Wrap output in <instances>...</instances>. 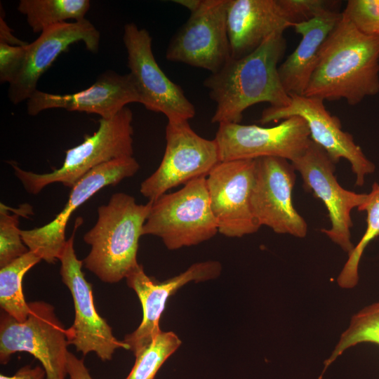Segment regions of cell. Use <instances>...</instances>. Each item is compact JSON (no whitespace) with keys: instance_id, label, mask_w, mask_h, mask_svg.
<instances>
[{"instance_id":"1","label":"cell","mask_w":379,"mask_h":379,"mask_svg":"<svg viewBox=\"0 0 379 379\" xmlns=\"http://www.w3.org/2000/svg\"><path fill=\"white\" fill-rule=\"evenodd\" d=\"M379 93V36L360 30L342 12L325 41L304 93L307 97L357 105Z\"/></svg>"},{"instance_id":"2","label":"cell","mask_w":379,"mask_h":379,"mask_svg":"<svg viewBox=\"0 0 379 379\" xmlns=\"http://www.w3.org/2000/svg\"><path fill=\"white\" fill-rule=\"evenodd\" d=\"M286 50L283 33L267 38L257 49L240 58H231L218 72L204 81L216 107L212 123H240L249 107L268 102L284 107L291 97L278 73V63Z\"/></svg>"},{"instance_id":"3","label":"cell","mask_w":379,"mask_h":379,"mask_svg":"<svg viewBox=\"0 0 379 379\" xmlns=\"http://www.w3.org/2000/svg\"><path fill=\"white\" fill-rule=\"evenodd\" d=\"M152 202L138 204L133 196L117 192L98 207L95 224L84 236L91 247L84 263L101 281L118 282L139 265V239Z\"/></svg>"},{"instance_id":"4","label":"cell","mask_w":379,"mask_h":379,"mask_svg":"<svg viewBox=\"0 0 379 379\" xmlns=\"http://www.w3.org/2000/svg\"><path fill=\"white\" fill-rule=\"evenodd\" d=\"M133 112L125 107L110 119L99 120L98 130L79 145L68 149L62 165L51 173L25 171L13 163L15 176L31 194L55 182L72 188L94 168L114 159L133 157Z\"/></svg>"},{"instance_id":"5","label":"cell","mask_w":379,"mask_h":379,"mask_svg":"<svg viewBox=\"0 0 379 379\" xmlns=\"http://www.w3.org/2000/svg\"><path fill=\"white\" fill-rule=\"evenodd\" d=\"M218 232L206 177L194 179L153 201L142 228V235L161 238L169 250L197 245Z\"/></svg>"},{"instance_id":"6","label":"cell","mask_w":379,"mask_h":379,"mask_svg":"<svg viewBox=\"0 0 379 379\" xmlns=\"http://www.w3.org/2000/svg\"><path fill=\"white\" fill-rule=\"evenodd\" d=\"M29 312L23 322L4 311L0 317V362L6 364L12 354L25 352L38 359L46 379H65L68 345L66 329L55 309L44 301L28 303Z\"/></svg>"},{"instance_id":"7","label":"cell","mask_w":379,"mask_h":379,"mask_svg":"<svg viewBox=\"0 0 379 379\" xmlns=\"http://www.w3.org/2000/svg\"><path fill=\"white\" fill-rule=\"evenodd\" d=\"M220 161L214 139L199 136L189 121H168L163 159L157 169L141 183L140 192L154 201L170 189L206 177Z\"/></svg>"},{"instance_id":"8","label":"cell","mask_w":379,"mask_h":379,"mask_svg":"<svg viewBox=\"0 0 379 379\" xmlns=\"http://www.w3.org/2000/svg\"><path fill=\"white\" fill-rule=\"evenodd\" d=\"M123 41L127 52V66L147 109L161 112L168 121H189L196 114L194 105L182 88L172 81L159 66L152 52L147 30L135 23L124 27Z\"/></svg>"},{"instance_id":"9","label":"cell","mask_w":379,"mask_h":379,"mask_svg":"<svg viewBox=\"0 0 379 379\" xmlns=\"http://www.w3.org/2000/svg\"><path fill=\"white\" fill-rule=\"evenodd\" d=\"M81 224L82 218H79L58 258L62 281L72 294L74 307V323L66 329L67 343L84 355L93 352L102 361H109L117 349L128 347L114 336L110 326L95 310L92 286L81 270L84 261L77 258L74 248L75 232Z\"/></svg>"},{"instance_id":"10","label":"cell","mask_w":379,"mask_h":379,"mask_svg":"<svg viewBox=\"0 0 379 379\" xmlns=\"http://www.w3.org/2000/svg\"><path fill=\"white\" fill-rule=\"evenodd\" d=\"M166 58L211 73L220 70L231 58L227 0H202L172 37Z\"/></svg>"},{"instance_id":"11","label":"cell","mask_w":379,"mask_h":379,"mask_svg":"<svg viewBox=\"0 0 379 379\" xmlns=\"http://www.w3.org/2000/svg\"><path fill=\"white\" fill-rule=\"evenodd\" d=\"M214 140L220 161L274 157L292 162L303 154L311 141L306 121L297 116L272 127L220 124Z\"/></svg>"},{"instance_id":"12","label":"cell","mask_w":379,"mask_h":379,"mask_svg":"<svg viewBox=\"0 0 379 379\" xmlns=\"http://www.w3.org/2000/svg\"><path fill=\"white\" fill-rule=\"evenodd\" d=\"M291 102L284 107L269 106L262 112L259 122L282 121L300 117L307 123L311 140L321 146L334 164L345 159L356 175V185L362 186L366 175L375 170V164L356 144L352 135L342 130L340 120L326 108L321 99L304 95L289 94Z\"/></svg>"},{"instance_id":"13","label":"cell","mask_w":379,"mask_h":379,"mask_svg":"<svg viewBox=\"0 0 379 379\" xmlns=\"http://www.w3.org/2000/svg\"><path fill=\"white\" fill-rule=\"evenodd\" d=\"M303 181L304 189L323 201L331 227L321 229L333 242L348 254L354 248L350 229L351 211L366 200L368 194H359L342 187L334 175L335 166L326 152L312 140L305 152L291 162Z\"/></svg>"},{"instance_id":"14","label":"cell","mask_w":379,"mask_h":379,"mask_svg":"<svg viewBox=\"0 0 379 379\" xmlns=\"http://www.w3.org/2000/svg\"><path fill=\"white\" fill-rule=\"evenodd\" d=\"M295 171L291 162L283 158L255 159L250 204L260 227L303 238L307 233V224L294 208L292 199Z\"/></svg>"},{"instance_id":"15","label":"cell","mask_w":379,"mask_h":379,"mask_svg":"<svg viewBox=\"0 0 379 379\" xmlns=\"http://www.w3.org/2000/svg\"><path fill=\"white\" fill-rule=\"evenodd\" d=\"M140 165L133 157H123L101 164L82 177L72 188L63 209L50 222L20 234L29 251L48 263H55L67 240L65 230L72 213L96 192L133 176Z\"/></svg>"},{"instance_id":"16","label":"cell","mask_w":379,"mask_h":379,"mask_svg":"<svg viewBox=\"0 0 379 379\" xmlns=\"http://www.w3.org/2000/svg\"><path fill=\"white\" fill-rule=\"evenodd\" d=\"M255 168V159L220 161L206 177L218 232L225 237H241L260 227L250 204Z\"/></svg>"},{"instance_id":"17","label":"cell","mask_w":379,"mask_h":379,"mask_svg":"<svg viewBox=\"0 0 379 379\" xmlns=\"http://www.w3.org/2000/svg\"><path fill=\"white\" fill-rule=\"evenodd\" d=\"M222 266L218 261L197 262L186 271L164 281L149 277L138 265L126 277L128 286L136 293L142 309V319L133 332L123 340L135 356L149 345L161 332L159 320L168 298L190 281H204L218 277Z\"/></svg>"},{"instance_id":"18","label":"cell","mask_w":379,"mask_h":379,"mask_svg":"<svg viewBox=\"0 0 379 379\" xmlns=\"http://www.w3.org/2000/svg\"><path fill=\"white\" fill-rule=\"evenodd\" d=\"M100 39L99 31L86 18L46 28L35 41L27 45L23 67L8 86L9 100L13 105L27 100L37 90L39 78L72 44L81 41L88 51L96 53Z\"/></svg>"},{"instance_id":"19","label":"cell","mask_w":379,"mask_h":379,"mask_svg":"<svg viewBox=\"0 0 379 379\" xmlns=\"http://www.w3.org/2000/svg\"><path fill=\"white\" fill-rule=\"evenodd\" d=\"M140 103V97L129 73L107 70L88 88L70 94L51 93L36 90L27 100L30 116L50 109L95 114L110 119L129 103Z\"/></svg>"},{"instance_id":"20","label":"cell","mask_w":379,"mask_h":379,"mask_svg":"<svg viewBox=\"0 0 379 379\" xmlns=\"http://www.w3.org/2000/svg\"><path fill=\"white\" fill-rule=\"evenodd\" d=\"M231 58H240L267 38L293 27L280 0H227Z\"/></svg>"},{"instance_id":"21","label":"cell","mask_w":379,"mask_h":379,"mask_svg":"<svg viewBox=\"0 0 379 379\" xmlns=\"http://www.w3.org/2000/svg\"><path fill=\"white\" fill-rule=\"evenodd\" d=\"M342 17L337 10L309 21L294 25L302 39L287 58L278 67L281 84L289 94L303 95L317 64L321 49Z\"/></svg>"},{"instance_id":"22","label":"cell","mask_w":379,"mask_h":379,"mask_svg":"<svg viewBox=\"0 0 379 379\" xmlns=\"http://www.w3.org/2000/svg\"><path fill=\"white\" fill-rule=\"evenodd\" d=\"M90 6L88 0H20L17 9L26 17L33 32L41 33L68 20L84 19Z\"/></svg>"},{"instance_id":"23","label":"cell","mask_w":379,"mask_h":379,"mask_svg":"<svg viewBox=\"0 0 379 379\" xmlns=\"http://www.w3.org/2000/svg\"><path fill=\"white\" fill-rule=\"evenodd\" d=\"M41 260L36 254L29 251L0 269L1 308L20 322L25 321L29 312V305L22 293L23 277Z\"/></svg>"},{"instance_id":"24","label":"cell","mask_w":379,"mask_h":379,"mask_svg":"<svg viewBox=\"0 0 379 379\" xmlns=\"http://www.w3.org/2000/svg\"><path fill=\"white\" fill-rule=\"evenodd\" d=\"M366 211V229L359 243L354 247L340 272L337 281L343 288H352L359 282V266L368 244L379 236V184L374 182L366 201L357 208Z\"/></svg>"},{"instance_id":"25","label":"cell","mask_w":379,"mask_h":379,"mask_svg":"<svg viewBox=\"0 0 379 379\" xmlns=\"http://www.w3.org/2000/svg\"><path fill=\"white\" fill-rule=\"evenodd\" d=\"M362 343L379 345V301L354 314L347 328L324 363L325 368L349 348Z\"/></svg>"},{"instance_id":"26","label":"cell","mask_w":379,"mask_h":379,"mask_svg":"<svg viewBox=\"0 0 379 379\" xmlns=\"http://www.w3.org/2000/svg\"><path fill=\"white\" fill-rule=\"evenodd\" d=\"M181 343L173 332H160L149 345L135 356V364L125 379H154L161 366Z\"/></svg>"},{"instance_id":"27","label":"cell","mask_w":379,"mask_h":379,"mask_svg":"<svg viewBox=\"0 0 379 379\" xmlns=\"http://www.w3.org/2000/svg\"><path fill=\"white\" fill-rule=\"evenodd\" d=\"M8 207L0 204V267H4L29 250L24 244L19 228L20 216H27L32 213L28 204L21 205L11 214Z\"/></svg>"},{"instance_id":"28","label":"cell","mask_w":379,"mask_h":379,"mask_svg":"<svg viewBox=\"0 0 379 379\" xmlns=\"http://www.w3.org/2000/svg\"><path fill=\"white\" fill-rule=\"evenodd\" d=\"M343 12L362 32L379 36V0H349Z\"/></svg>"},{"instance_id":"29","label":"cell","mask_w":379,"mask_h":379,"mask_svg":"<svg viewBox=\"0 0 379 379\" xmlns=\"http://www.w3.org/2000/svg\"><path fill=\"white\" fill-rule=\"evenodd\" d=\"M280 3L293 26L336 10L334 6L338 4L326 0H280Z\"/></svg>"},{"instance_id":"30","label":"cell","mask_w":379,"mask_h":379,"mask_svg":"<svg viewBox=\"0 0 379 379\" xmlns=\"http://www.w3.org/2000/svg\"><path fill=\"white\" fill-rule=\"evenodd\" d=\"M27 45L18 46L0 43L1 83L10 84L15 80L23 67Z\"/></svg>"},{"instance_id":"31","label":"cell","mask_w":379,"mask_h":379,"mask_svg":"<svg viewBox=\"0 0 379 379\" xmlns=\"http://www.w3.org/2000/svg\"><path fill=\"white\" fill-rule=\"evenodd\" d=\"M67 371L69 379H93L84 359L69 352L67 353Z\"/></svg>"},{"instance_id":"32","label":"cell","mask_w":379,"mask_h":379,"mask_svg":"<svg viewBox=\"0 0 379 379\" xmlns=\"http://www.w3.org/2000/svg\"><path fill=\"white\" fill-rule=\"evenodd\" d=\"M0 379H46V373L43 366L32 367L28 364L20 368L14 375H0Z\"/></svg>"},{"instance_id":"33","label":"cell","mask_w":379,"mask_h":379,"mask_svg":"<svg viewBox=\"0 0 379 379\" xmlns=\"http://www.w3.org/2000/svg\"><path fill=\"white\" fill-rule=\"evenodd\" d=\"M0 43L18 46H26L29 44L19 39L13 34L12 29L5 22L1 14L0 18Z\"/></svg>"},{"instance_id":"34","label":"cell","mask_w":379,"mask_h":379,"mask_svg":"<svg viewBox=\"0 0 379 379\" xmlns=\"http://www.w3.org/2000/svg\"><path fill=\"white\" fill-rule=\"evenodd\" d=\"M202 0H175L173 2L187 8L190 13L196 11L201 4Z\"/></svg>"}]
</instances>
